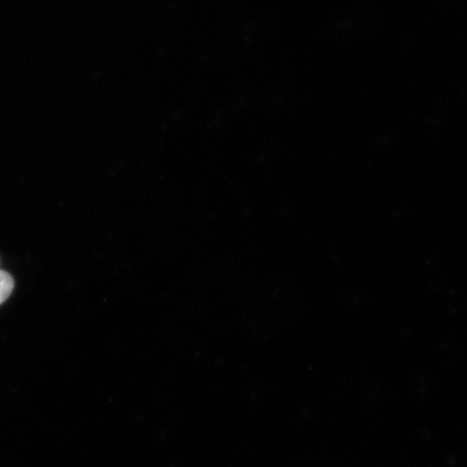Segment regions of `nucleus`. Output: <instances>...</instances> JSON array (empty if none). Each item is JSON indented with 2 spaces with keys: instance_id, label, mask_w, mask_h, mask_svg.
Returning a JSON list of instances; mask_svg holds the SVG:
<instances>
[{
  "instance_id": "1",
  "label": "nucleus",
  "mask_w": 467,
  "mask_h": 467,
  "mask_svg": "<svg viewBox=\"0 0 467 467\" xmlns=\"http://www.w3.org/2000/svg\"><path fill=\"white\" fill-rule=\"evenodd\" d=\"M15 287V280L9 273L0 271V305L4 303L11 295Z\"/></svg>"
}]
</instances>
